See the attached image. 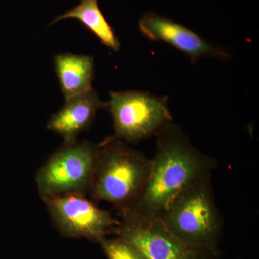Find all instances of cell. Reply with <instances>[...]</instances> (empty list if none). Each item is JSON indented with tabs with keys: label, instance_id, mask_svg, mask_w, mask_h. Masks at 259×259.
Masks as SVG:
<instances>
[{
	"label": "cell",
	"instance_id": "obj_12",
	"mask_svg": "<svg viewBox=\"0 0 259 259\" xmlns=\"http://www.w3.org/2000/svg\"><path fill=\"white\" fill-rule=\"evenodd\" d=\"M99 243L107 259H147L134 245L118 237L112 239L105 237Z\"/></svg>",
	"mask_w": 259,
	"mask_h": 259
},
{
	"label": "cell",
	"instance_id": "obj_9",
	"mask_svg": "<svg viewBox=\"0 0 259 259\" xmlns=\"http://www.w3.org/2000/svg\"><path fill=\"white\" fill-rule=\"evenodd\" d=\"M105 108H107V102L101 101L92 89L66 100L61 110L51 117L47 128L60 135L64 144L76 142L77 136L93 123L97 111Z\"/></svg>",
	"mask_w": 259,
	"mask_h": 259
},
{
	"label": "cell",
	"instance_id": "obj_3",
	"mask_svg": "<svg viewBox=\"0 0 259 259\" xmlns=\"http://www.w3.org/2000/svg\"><path fill=\"white\" fill-rule=\"evenodd\" d=\"M159 220L186 244L219 254L223 220L214 201L211 174L179 194Z\"/></svg>",
	"mask_w": 259,
	"mask_h": 259
},
{
	"label": "cell",
	"instance_id": "obj_4",
	"mask_svg": "<svg viewBox=\"0 0 259 259\" xmlns=\"http://www.w3.org/2000/svg\"><path fill=\"white\" fill-rule=\"evenodd\" d=\"M99 144L88 141L64 144L37 172V191L42 199L90 192Z\"/></svg>",
	"mask_w": 259,
	"mask_h": 259
},
{
	"label": "cell",
	"instance_id": "obj_10",
	"mask_svg": "<svg viewBox=\"0 0 259 259\" xmlns=\"http://www.w3.org/2000/svg\"><path fill=\"white\" fill-rule=\"evenodd\" d=\"M55 71L65 100L92 90L95 78L93 56L65 53L54 57Z\"/></svg>",
	"mask_w": 259,
	"mask_h": 259
},
{
	"label": "cell",
	"instance_id": "obj_5",
	"mask_svg": "<svg viewBox=\"0 0 259 259\" xmlns=\"http://www.w3.org/2000/svg\"><path fill=\"white\" fill-rule=\"evenodd\" d=\"M110 95L107 109L111 112L115 139L138 142L172 122L167 97L140 91L112 92Z\"/></svg>",
	"mask_w": 259,
	"mask_h": 259
},
{
	"label": "cell",
	"instance_id": "obj_2",
	"mask_svg": "<svg viewBox=\"0 0 259 259\" xmlns=\"http://www.w3.org/2000/svg\"><path fill=\"white\" fill-rule=\"evenodd\" d=\"M151 160L120 140L107 138L99 144L90 192L96 200L128 208L142 192Z\"/></svg>",
	"mask_w": 259,
	"mask_h": 259
},
{
	"label": "cell",
	"instance_id": "obj_11",
	"mask_svg": "<svg viewBox=\"0 0 259 259\" xmlns=\"http://www.w3.org/2000/svg\"><path fill=\"white\" fill-rule=\"evenodd\" d=\"M68 18L79 20L105 47L110 48L114 51H118L120 49V44L118 37L102 14L99 8L98 0H80L77 6L58 16L53 22L52 25Z\"/></svg>",
	"mask_w": 259,
	"mask_h": 259
},
{
	"label": "cell",
	"instance_id": "obj_1",
	"mask_svg": "<svg viewBox=\"0 0 259 259\" xmlns=\"http://www.w3.org/2000/svg\"><path fill=\"white\" fill-rule=\"evenodd\" d=\"M156 151L142 192L120 211L145 220L159 219L177 196L212 174L217 161L197 149L180 126L168 124L155 135Z\"/></svg>",
	"mask_w": 259,
	"mask_h": 259
},
{
	"label": "cell",
	"instance_id": "obj_6",
	"mask_svg": "<svg viewBox=\"0 0 259 259\" xmlns=\"http://www.w3.org/2000/svg\"><path fill=\"white\" fill-rule=\"evenodd\" d=\"M115 227L118 238L128 242L147 259H212L215 255L186 244L159 219L145 220L121 213Z\"/></svg>",
	"mask_w": 259,
	"mask_h": 259
},
{
	"label": "cell",
	"instance_id": "obj_7",
	"mask_svg": "<svg viewBox=\"0 0 259 259\" xmlns=\"http://www.w3.org/2000/svg\"><path fill=\"white\" fill-rule=\"evenodd\" d=\"M44 202L51 221L65 237L100 242L119 223L109 211L100 208L85 194H66Z\"/></svg>",
	"mask_w": 259,
	"mask_h": 259
},
{
	"label": "cell",
	"instance_id": "obj_8",
	"mask_svg": "<svg viewBox=\"0 0 259 259\" xmlns=\"http://www.w3.org/2000/svg\"><path fill=\"white\" fill-rule=\"evenodd\" d=\"M139 28L145 37L152 41H163L190 58L195 64L202 58L226 59L229 54L224 49L209 44L195 32L169 19L154 13L141 17Z\"/></svg>",
	"mask_w": 259,
	"mask_h": 259
}]
</instances>
